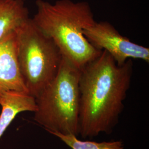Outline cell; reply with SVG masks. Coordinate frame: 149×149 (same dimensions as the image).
Returning <instances> with one entry per match:
<instances>
[{"instance_id":"1","label":"cell","mask_w":149,"mask_h":149,"mask_svg":"<svg viewBox=\"0 0 149 149\" xmlns=\"http://www.w3.org/2000/svg\"><path fill=\"white\" fill-rule=\"evenodd\" d=\"M133 70L132 59L118 65L106 51L81 69L79 135L82 138L113 132L124 109Z\"/></svg>"},{"instance_id":"2","label":"cell","mask_w":149,"mask_h":149,"mask_svg":"<svg viewBox=\"0 0 149 149\" xmlns=\"http://www.w3.org/2000/svg\"><path fill=\"white\" fill-rule=\"evenodd\" d=\"M36 3L37 11L33 21L77 68L81 69L101 54L102 51L93 47L84 35V29L96 22L88 3L59 0L52 4L37 0Z\"/></svg>"},{"instance_id":"3","label":"cell","mask_w":149,"mask_h":149,"mask_svg":"<svg viewBox=\"0 0 149 149\" xmlns=\"http://www.w3.org/2000/svg\"><path fill=\"white\" fill-rule=\"evenodd\" d=\"M80 74L63 56L57 74L36 98L34 120L49 133L79 135Z\"/></svg>"},{"instance_id":"4","label":"cell","mask_w":149,"mask_h":149,"mask_svg":"<svg viewBox=\"0 0 149 149\" xmlns=\"http://www.w3.org/2000/svg\"><path fill=\"white\" fill-rule=\"evenodd\" d=\"M16 36L22 76L28 93L36 98L57 74L63 55L32 18L16 30Z\"/></svg>"},{"instance_id":"5","label":"cell","mask_w":149,"mask_h":149,"mask_svg":"<svg viewBox=\"0 0 149 149\" xmlns=\"http://www.w3.org/2000/svg\"><path fill=\"white\" fill-rule=\"evenodd\" d=\"M84 35L91 44L101 51H106L118 65L129 59H140L149 63V49L130 41L122 36L110 23L95 22L84 29Z\"/></svg>"},{"instance_id":"6","label":"cell","mask_w":149,"mask_h":149,"mask_svg":"<svg viewBox=\"0 0 149 149\" xmlns=\"http://www.w3.org/2000/svg\"><path fill=\"white\" fill-rule=\"evenodd\" d=\"M12 91L28 93L18 61L16 32L0 41V101Z\"/></svg>"},{"instance_id":"7","label":"cell","mask_w":149,"mask_h":149,"mask_svg":"<svg viewBox=\"0 0 149 149\" xmlns=\"http://www.w3.org/2000/svg\"><path fill=\"white\" fill-rule=\"evenodd\" d=\"M0 139L16 116L23 112H35L36 98L27 92L12 91L6 93L0 101Z\"/></svg>"},{"instance_id":"8","label":"cell","mask_w":149,"mask_h":149,"mask_svg":"<svg viewBox=\"0 0 149 149\" xmlns=\"http://www.w3.org/2000/svg\"><path fill=\"white\" fill-rule=\"evenodd\" d=\"M23 0H0V41L29 18Z\"/></svg>"},{"instance_id":"9","label":"cell","mask_w":149,"mask_h":149,"mask_svg":"<svg viewBox=\"0 0 149 149\" xmlns=\"http://www.w3.org/2000/svg\"><path fill=\"white\" fill-rule=\"evenodd\" d=\"M60 139L71 149H124L122 140L96 142L93 141L81 140L72 134H63L56 132L50 133Z\"/></svg>"},{"instance_id":"10","label":"cell","mask_w":149,"mask_h":149,"mask_svg":"<svg viewBox=\"0 0 149 149\" xmlns=\"http://www.w3.org/2000/svg\"><path fill=\"white\" fill-rule=\"evenodd\" d=\"M23 1H25V0H23Z\"/></svg>"}]
</instances>
